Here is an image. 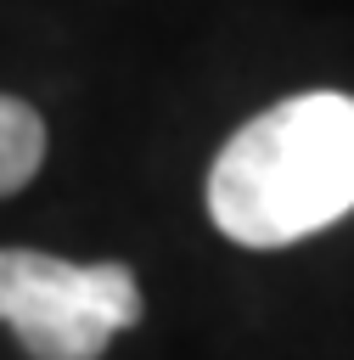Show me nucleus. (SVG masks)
I'll return each instance as SVG.
<instances>
[{"mask_svg":"<svg viewBox=\"0 0 354 360\" xmlns=\"http://www.w3.org/2000/svg\"><path fill=\"white\" fill-rule=\"evenodd\" d=\"M140 309V281L118 259L73 264L39 248H0V321L34 360H101Z\"/></svg>","mask_w":354,"mask_h":360,"instance_id":"obj_2","label":"nucleus"},{"mask_svg":"<svg viewBox=\"0 0 354 360\" xmlns=\"http://www.w3.org/2000/svg\"><path fill=\"white\" fill-rule=\"evenodd\" d=\"M45 163V118L17 101V96H0V197L22 191Z\"/></svg>","mask_w":354,"mask_h":360,"instance_id":"obj_3","label":"nucleus"},{"mask_svg":"<svg viewBox=\"0 0 354 360\" xmlns=\"http://www.w3.org/2000/svg\"><path fill=\"white\" fill-rule=\"evenodd\" d=\"M208 214L236 248H292L354 214V96L303 90L247 118L208 169Z\"/></svg>","mask_w":354,"mask_h":360,"instance_id":"obj_1","label":"nucleus"}]
</instances>
